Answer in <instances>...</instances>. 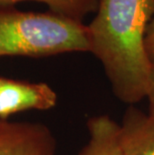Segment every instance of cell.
<instances>
[{"instance_id": "9c48e42d", "label": "cell", "mask_w": 154, "mask_h": 155, "mask_svg": "<svg viewBox=\"0 0 154 155\" xmlns=\"http://www.w3.org/2000/svg\"><path fill=\"white\" fill-rule=\"evenodd\" d=\"M146 98L149 101V113L154 114V62H152V69L150 73L148 90L146 93Z\"/></svg>"}, {"instance_id": "277c9868", "label": "cell", "mask_w": 154, "mask_h": 155, "mask_svg": "<svg viewBox=\"0 0 154 155\" xmlns=\"http://www.w3.org/2000/svg\"><path fill=\"white\" fill-rule=\"evenodd\" d=\"M57 103V94L44 82L0 77V120L27 110H49Z\"/></svg>"}, {"instance_id": "5b68a950", "label": "cell", "mask_w": 154, "mask_h": 155, "mask_svg": "<svg viewBox=\"0 0 154 155\" xmlns=\"http://www.w3.org/2000/svg\"><path fill=\"white\" fill-rule=\"evenodd\" d=\"M124 155H154V114L129 107L120 124Z\"/></svg>"}, {"instance_id": "8992f818", "label": "cell", "mask_w": 154, "mask_h": 155, "mask_svg": "<svg viewBox=\"0 0 154 155\" xmlns=\"http://www.w3.org/2000/svg\"><path fill=\"white\" fill-rule=\"evenodd\" d=\"M88 141L79 155H124L120 124L108 115H97L87 121Z\"/></svg>"}, {"instance_id": "52a82bcc", "label": "cell", "mask_w": 154, "mask_h": 155, "mask_svg": "<svg viewBox=\"0 0 154 155\" xmlns=\"http://www.w3.org/2000/svg\"><path fill=\"white\" fill-rule=\"evenodd\" d=\"M43 3L49 11L82 22L90 13L96 12L99 0H0V8L14 7L20 2Z\"/></svg>"}, {"instance_id": "6da1fadb", "label": "cell", "mask_w": 154, "mask_h": 155, "mask_svg": "<svg viewBox=\"0 0 154 155\" xmlns=\"http://www.w3.org/2000/svg\"><path fill=\"white\" fill-rule=\"evenodd\" d=\"M95 13L87 25L89 52L102 64L115 96L138 103L146 98L152 69L145 36L154 0H99Z\"/></svg>"}, {"instance_id": "7a4b0ae2", "label": "cell", "mask_w": 154, "mask_h": 155, "mask_svg": "<svg viewBox=\"0 0 154 155\" xmlns=\"http://www.w3.org/2000/svg\"><path fill=\"white\" fill-rule=\"evenodd\" d=\"M87 25L51 11L0 8V57L41 58L70 52H89Z\"/></svg>"}, {"instance_id": "ba28073f", "label": "cell", "mask_w": 154, "mask_h": 155, "mask_svg": "<svg viewBox=\"0 0 154 155\" xmlns=\"http://www.w3.org/2000/svg\"><path fill=\"white\" fill-rule=\"evenodd\" d=\"M145 46L150 60L154 62V16L147 26L145 36Z\"/></svg>"}, {"instance_id": "3957f363", "label": "cell", "mask_w": 154, "mask_h": 155, "mask_svg": "<svg viewBox=\"0 0 154 155\" xmlns=\"http://www.w3.org/2000/svg\"><path fill=\"white\" fill-rule=\"evenodd\" d=\"M56 140L39 122L0 120V155H55Z\"/></svg>"}]
</instances>
